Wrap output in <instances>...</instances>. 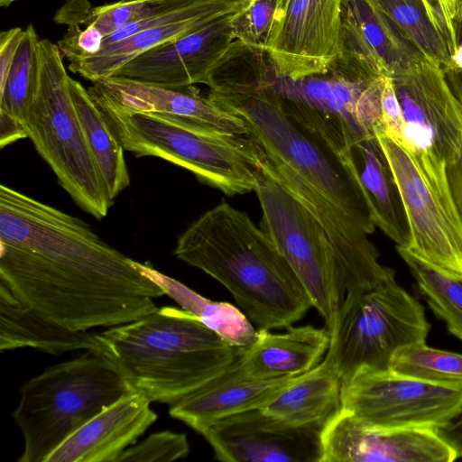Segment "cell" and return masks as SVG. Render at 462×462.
Wrapping results in <instances>:
<instances>
[{"label":"cell","mask_w":462,"mask_h":462,"mask_svg":"<svg viewBox=\"0 0 462 462\" xmlns=\"http://www.w3.org/2000/svg\"><path fill=\"white\" fill-rule=\"evenodd\" d=\"M134 260L82 219L0 187V287L73 331L112 328L157 310L164 295Z\"/></svg>","instance_id":"obj_1"},{"label":"cell","mask_w":462,"mask_h":462,"mask_svg":"<svg viewBox=\"0 0 462 462\" xmlns=\"http://www.w3.org/2000/svg\"><path fill=\"white\" fill-rule=\"evenodd\" d=\"M208 97L244 122L245 135L257 146L261 171L324 228L339 263L344 296L374 286L394 272L380 263L369 238L376 226L349 149L336 147L247 80L218 85Z\"/></svg>","instance_id":"obj_2"},{"label":"cell","mask_w":462,"mask_h":462,"mask_svg":"<svg viewBox=\"0 0 462 462\" xmlns=\"http://www.w3.org/2000/svg\"><path fill=\"white\" fill-rule=\"evenodd\" d=\"M174 254L220 282L257 329L287 328L312 307L274 244L246 212L226 202L191 223Z\"/></svg>","instance_id":"obj_3"},{"label":"cell","mask_w":462,"mask_h":462,"mask_svg":"<svg viewBox=\"0 0 462 462\" xmlns=\"http://www.w3.org/2000/svg\"><path fill=\"white\" fill-rule=\"evenodd\" d=\"M97 354L111 362L151 402L170 406L230 368L245 347L226 341L196 316L162 307L95 333Z\"/></svg>","instance_id":"obj_4"},{"label":"cell","mask_w":462,"mask_h":462,"mask_svg":"<svg viewBox=\"0 0 462 462\" xmlns=\"http://www.w3.org/2000/svg\"><path fill=\"white\" fill-rule=\"evenodd\" d=\"M248 80L342 151L383 128L384 77L346 52L341 51L326 71L298 79L277 74L267 57Z\"/></svg>","instance_id":"obj_5"},{"label":"cell","mask_w":462,"mask_h":462,"mask_svg":"<svg viewBox=\"0 0 462 462\" xmlns=\"http://www.w3.org/2000/svg\"><path fill=\"white\" fill-rule=\"evenodd\" d=\"M134 391L111 362L91 351L29 379L12 413L23 438L18 462H46L86 422Z\"/></svg>","instance_id":"obj_6"},{"label":"cell","mask_w":462,"mask_h":462,"mask_svg":"<svg viewBox=\"0 0 462 462\" xmlns=\"http://www.w3.org/2000/svg\"><path fill=\"white\" fill-rule=\"evenodd\" d=\"M98 108L125 151L180 166L227 196L254 190L258 149L245 134L158 115Z\"/></svg>","instance_id":"obj_7"},{"label":"cell","mask_w":462,"mask_h":462,"mask_svg":"<svg viewBox=\"0 0 462 462\" xmlns=\"http://www.w3.org/2000/svg\"><path fill=\"white\" fill-rule=\"evenodd\" d=\"M39 55L38 90L22 122L60 185L81 209L101 219L114 201L88 146L62 54L57 44L42 39Z\"/></svg>","instance_id":"obj_8"},{"label":"cell","mask_w":462,"mask_h":462,"mask_svg":"<svg viewBox=\"0 0 462 462\" xmlns=\"http://www.w3.org/2000/svg\"><path fill=\"white\" fill-rule=\"evenodd\" d=\"M430 330L424 307L394 273L344 298L328 351L345 382L360 369L388 370L400 349L426 342Z\"/></svg>","instance_id":"obj_9"},{"label":"cell","mask_w":462,"mask_h":462,"mask_svg":"<svg viewBox=\"0 0 462 462\" xmlns=\"http://www.w3.org/2000/svg\"><path fill=\"white\" fill-rule=\"evenodd\" d=\"M404 118L401 144L442 202L456 211L447 167L462 145V106L440 64L424 57L390 77Z\"/></svg>","instance_id":"obj_10"},{"label":"cell","mask_w":462,"mask_h":462,"mask_svg":"<svg viewBox=\"0 0 462 462\" xmlns=\"http://www.w3.org/2000/svg\"><path fill=\"white\" fill-rule=\"evenodd\" d=\"M254 191L262 209L259 226L295 273L331 336L344 287L328 236L306 208L261 169Z\"/></svg>","instance_id":"obj_11"},{"label":"cell","mask_w":462,"mask_h":462,"mask_svg":"<svg viewBox=\"0 0 462 462\" xmlns=\"http://www.w3.org/2000/svg\"><path fill=\"white\" fill-rule=\"evenodd\" d=\"M462 404V383L423 380L390 369H360L343 382L341 410L381 428L436 429Z\"/></svg>","instance_id":"obj_12"},{"label":"cell","mask_w":462,"mask_h":462,"mask_svg":"<svg viewBox=\"0 0 462 462\" xmlns=\"http://www.w3.org/2000/svg\"><path fill=\"white\" fill-rule=\"evenodd\" d=\"M388 161L406 213L408 253L462 279V222L422 178L410 153L383 130L374 133ZM405 250V249H404Z\"/></svg>","instance_id":"obj_13"},{"label":"cell","mask_w":462,"mask_h":462,"mask_svg":"<svg viewBox=\"0 0 462 462\" xmlns=\"http://www.w3.org/2000/svg\"><path fill=\"white\" fill-rule=\"evenodd\" d=\"M343 0H283L266 51L276 73L298 79L326 71L341 54Z\"/></svg>","instance_id":"obj_14"},{"label":"cell","mask_w":462,"mask_h":462,"mask_svg":"<svg viewBox=\"0 0 462 462\" xmlns=\"http://www.w3.org/2000/svg\"><path fill=\"white\" fill-rule=\"evenodd\" d=\"M322 430L251 409L223 418L200 434L223 462H321Z\"/></svg>","instance_id":"obj_15"},{"label":"cell","mask_w":462,"mask_h":462,"mask_svg":"<svg viewBox=\"0 0 462 462\" xmlns=\"http://www.w3.org/2000/svg\"><path fill=\"white\" fill-rule=\"evenodd\" d=\"M321 462H452L453 450L428 428H381L340 410L323 427Z\"/></svg>","instance_id":"obj_16"},{"label":"cell","mask_w":462,"mask_h":462,"mask_svg":"<svg viewBox=\"0 0 462 462\" xmlns=\"http://www.w3.org/2000/svg\"><path fill=\"white\" fill-rule=\"evenodd\" d=\"M234 14L147 51L119 68L112 78L170 88L204 84L235 41L229 25Z\"/></svg>","instance_id":"obj_17"},{"label":"cell","mask_w":462,"mask_h":462,"mask_svg":"<svg viewBox=\"0 0 462 462\" xmlns=\"http://www.w3.org/2000/svg\"><path fill=\"white\" fill-rule=\"evenodd\" d=\"M88 88L99 107L158 115L178 121L245 134L244 122L199 94L192 86L170 88L109 78Z\"/></svg>","instance_id":"obj_18"},{"label":"cell","mask_w":462,"mask_h":462,"mask_svg":"<svg viewBox=\"0 0 462 462\" xmlns=\"http://www.w3.org/2000/svg\"><path fill=\"white\" fill-rule=\"evenodd\" d=\"M151 403L137 391L127 393L86 422L46 462H116L156 421Z\"/></svg>","instance_id":"obj_19"},{"label":"cell","mask_w":462,"mask_h":462,"mask_svg":"<svg viewBox=\"0 0 462 462\" xmlns=\"http://www.w3.org/2000/svg\"><path fill=\"white\" fill-rule=\"evenodd\" d=\"M341 45V51L385 77H392L426 57L369 0H343Z\"/></svg>","instance_id":"obj_20"},{"label":"cell","mask_w":462,"mask_h":462,"mask_svg":"<svg viewBox=\"0 0 462 462\" xmlns=\"http://www.w3.org/2000/svg\"><path fill=\"white\" fill-rule=\"evenodd\" d=\"M243 7L232 0H202L176 17L104 46L95 54L66 58L69 69L91 82L109 79L119 68L147 51L196 31L222 15L234 14Z\"/></svg>","instance_id":"obj_21"},{"label":"cell","mask_w":462,"mask_h":462,"mask_svg":"<svg viewBox=\"0 0 462 462\" xmlns=\"http://www.w3.org/2000/svg\"><path fill=\"white\" fill-rule=\"evenodd\" d=\"M329 345L330 334L326 327L291 326L284 333L258 329L255 342L243 349L237 366L246 378H291L315 367Z\"/></svg>","instance_id":"obj_22"},{"label":"cell","mask_w":462,"mask_h":462,"mask_svg":"<svg viewBox=\"0 0 462 462\" xmlns=\"http://www.w3.org/2000/svg\"><path fill=\"white\" fill-rule=\"evenodd\" d=\"M237 361L204 387L171 405L170 415L200 434L223 418L260 409L293 378H246L241 374Z\"/></svg>","instance_id":"obj_23"},{"label":"cell","mask_w":462,"mask_h":462,"mask_svg":"<svg viewBox=\"0 0 462 462\" xmlns=\"http://www.w3.org/2000/svg\"><path fill=\"white\" fill-rule=\"evenodd\" d=\"M342 379L331 354L291 378L260 409L296 426L324 427L341 410Z\"/></svg>","instance_id":"obj_24"},{"label":"cell","mask_w":462,"mask_h":462,"mask_svg":"<svg viewBox=\"0 0 462 462\" xmlns=\"http://www.w3.org/2000/svg\"><path fill=\"white\" fill-rule=\"evenodd\" d=\"M349 154L376 227L395 243L396 248L407 250L411 235L406 213L377 138L374 135L354 143Z\"/></svg>","instance_id":"obj_25"},{"label":"cell","mask_w":462,"mask_h":462,"mask_svg":"<svg viewBox=\"0 0 462 462\" xmlns=\"http://www.w3.org/2000/svg\"><path fill=\"white\" fill-rule=\"evenodd\" d=\"M26 347L59 356L75 350L97 352L98 343L95 333L57 325L0 287V350Z\"/></svg>","instance_id":"obj_26"},{"label":"cell","mask_w":462,"mask_h":462,"mask_svg":"<svg viewBox=\"0 0 462 462\" xmlns=\"http://www.w3.org/2000/svg\"><path fill=\"white\" fill-rule=\"evenodd\" d=\"M139 271L153 281L181 309L196 316L205 326L226 341L239 347L252 346L258 329L246 315L229 302L215 301L197 293L182 282L171 278L147 263L135 261Z\"/></svg>","instance_id":"obj_27"},{"label":"cell","mask_w":462,"mask_h":462,"mask_svg":"<svg viewBox=\"0 0 462 462\" xmlns=\"http://www.w3.org/2000/svg\"><path fill=\"white\" fill-rule=\"evenodd\" d=\"M69 88L88 146L114 201L130 184L125 150L88 90L70 77Z\"/></svg>","instance_id":"obj_28"},{"label":"cell","mask_w":462,"mask_h":462,"mask_svg":"<svg viewBox=\"0 0 462 462\" xmlns=\"http://www.w3.org/2000/svg\"><path fill=\"white\" fill-rule=\"evenodd\" d=\"M200 0H121L92 6L88 0H69L56 13L57 23L90 26L104 38L134 22L179 9Z\"/></svg>","instance_id":"obj_29"},{"label":"cell","mask_w":462,"mask_h":462,"mask_svg":"<svg viewBox=\"0 0 462 462\" xmlns=\"http://www.w3.org/2000/svg\"><path fill=\"white\" fill-rule=\"evenodd\" d=\"M409 268L420 297L442 319L450 334L462 341V279L445 273L396 248Z\"/></svg>","instance_id":"obj_30"},{"label":"cell","mask_w":462,"mask_h":462,"mask_svg":"<svg viewBox=\"0 0 462 462\" xmlns=\"http://www.w3.org/2000/svg\"><path fill=\"white\" fill-rule=\"evenodd\" d=\"M39 37L32 26L25 29L6 75L0 79V110L22 121L33 101L40 82Z\"/></svg>","instance_id":"obj_31"},{"label":"cell","mask_w":462,"mask_h":462,"mask_svg":"<svg viewBox=\"0 0 462 462\" xmlns=\"http://www.w3.org/2000/svg\"><path fill=\"white\" fill-rule=\"evenodd\" d=\"M391 19L428 58L447 66L449 48L433 23L424 0H369Z\"/></svg>","instance_id":"obj_32"},{"label":"cell","mask_w":462,"mask_h":462,"mask_svg":"<svg viewBox=\"0 0 462 462\" xmlns=\"http://www.w3.org/2000/svg\"><path fill=\"white\" fill-rule=\"evenodd\" d=\"M389 369L437 383H462V355L430 347L426 342L400 349Z\"/></svg>","instance_id":"obj_33"},{"label":"cell","mask_w":462,"mask_h":462,"mask_svg":"<svg viewBox=\"0 0 462 462\" xmlns=\"http://www.w3.org/2000/svg\"><path fill=\"white\" fill-rule=\"evenodd\" d=\"M283 0H250L230 19L233 38L249 47L266 51Z\"/></svg>","instance_id":"obj_34"},{"label":"cell","mask_w":462,"mask_h":462,"mask_svg":"<svg viewBox=\"0 0 462 462\" xmlns=\"http://www.w3.org/2000/svg\"><path fill=\"white\" fill-rule=\"evenodd\" d=\"M189 453V444L186 434L162 430L127 448L116 462L174 461L186 457Z\"/></svg>","instance_id":"obj_35"},{"label":"cell","mask_w":462,"mask_h":462,"mask_svg":"<svg viewBox=\"0 0 462 462\" xmlns=\"http://www.w3.org/2000/svg\"><path fill=\"white\" fill-rule=\"evenodd\" d=\"M382 125L383 131L401 143L403 139L404 118L401 104L395 93L393 80L385 77L382 94Z\"/></svg>","instance_id":"obj_36"},{"label":"cell","mask_w":462,"mask_h":462,"mask_svg":"<svg viewBox=\"0 0 462 462\" xmlns=\"http://www.w3.org/2000/svg\"><path fill=\"white\" fill-rule=\"evenodd\" d=\"M436 28L445 39L451 56L457 51L454 18L456 0H424Z\"/></svg>","instance_id":"obj_37"},{"label":"cell","mask_w":462,"mask_h":462,"mask_svg":"<svg viewBox=\"0 0 462 462\" xmlns=\"http://www.w3.org/2000/svg\"><path fill=\"white\" fill-rule=\"evenodd\" d=\"M441 439L449 446L457 459L462 457V404L441 425L435 429Z\"/></svg>","instance_id":"obj_38"},{"label":"cell","mask_w":462,"mask_h":462,"mask_svg":"<svg viewBox=\"0 0 462 462\" xmlns=\"http://www.w3.org/2000/svg\"><path fill=\"white\" fill-rule=\"evenodd\" d=\"M28 137L23 122L14 116L0 110V147Z\"/></svg>","instance_id":"obj_39"},{"label":"cell","mask_w":462,"mask_h":462,"mask_svg":"<svg viewBox=\"0 0 462 462\" xmlns=\"http://www.w3.org/2000/svg\"><path fill=\"white\" fill-rule=\"evenodd\" d=\"M447 176L453 203L462 222V145L457 158L448 165Z\"/></svg>","instance_id":"obj_40"},{"label":"cell","mask_w":462,"mask_h":462,"mask_svg":"<svg viewBox=\"0 0 462 462\" xmlns=\"http://www.w3.org/2000/svg\"><path fill=\"white\" fill-rule=\"evenodd\" d=\"M447 82L462 106V69H443Z\"/></svg>","instance_id":"obj_41"},{"label":"cell","mask_w":462,"mask_h":462,"mask_svg":"<svg viewBox=\"0 0 462 462\" xmlns=\"http://www.w3.org/2000/svg\"><path fill=\"white\" fill-rule=\"evenodd\" d=\"M457 48L462 46V6L454 18Z\"/></svg>","instance_id":"obj_42"},{"label":"cell","mask_w":462,"mask_h":462,"mask_svg":"<svg viewBox=\"0 0 462 462\" xmlns=\"http://www.w3.org/2000/svg\"><path fill=\"white\" fill-rule=\"evenodd\" d=\"M17 1H19V0H0V5H1V7H8L13 3L17 2Z\"/></svg>","instance_id":"obj_43"},{"label":"cell","mask_w":462,"mask_h":462,"mask_svg":"<svg viewBox=\"0 0 462 462\" xmlns=\"http://www.w3.org/2000/svg\"><path fill=\"white\" fill-rule=\"evenodd\" d=\"M461 6H462V0H456V14L459 11Z\"/></svg>","instance_id":"obj_44"},{"label":"cell","mask_w":462,"mask_h":462,"mask_svg":"<svg viewBox=\"0 0 462 462\" xmlns=\"http://www.w3.org/2000/svg\"><path fill=\"white\" fill-rule=\"evenodd\" d=\"M232 1L242 5L243 6H245L249 3L250 0H232Z\"/></svg>","instance_id":"obj_45"}]
</instances>
